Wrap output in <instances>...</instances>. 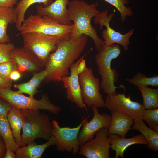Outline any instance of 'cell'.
Returning a JSON list of instances; mask_svg holds the SVG:
<instances>
[{"label":"cell","mask_w":158,"mask_h":158,"mask_svg":"<svg viewBox=\"0 0 158 158\" xmlns=\"http://www.w3.org/2000/svg\"><path fill=\"white\" fill-rule=\"evenodd\" d=\"M88 52L82 56L77 61L72 64L70 68V75L64 76L61 79L63 87L66 90L67 99L75 103L80 108H84L85 106L81 96L78 75L77 73L76 69L80 61Z\"/></svg>","instance_id":"cell-14"},{"label":"cell","mask_w":158,"mask_h":158,"mask_svg":"<svg viewBox=\"0 0 158 158\" xmlns=\"http://www.w3.org/2000/svg\"><path fill=\"white\" fill-rule=\"evenodd\" d=\"M56 138L52 135L44 143L37 144L31 142L21 147H19L15 152L17 158H40L46 149L52 145H56Z\"/></svg>","instance_id":"cell-18"},{"label":"cell","mask_w":158,"mask_h":158,"mask_svg":"<svg viewBox=\"0 0 158 158\" xmlns=\"http://www.w3.org/2000/svg\"><path fill=\"white\" fill-rule=\"evenodd\" d=\"M15 69L17 68L12 61L0 63V75L6 80L11 81L9 79V75Z\"/></svg>","instance_id":"cell-31"},{"label":"cell","mask_w":158,"mask_h":158,"mask_svg":"<svg viewBox=\"0 0 158 158\" xmlns=\"http://www.w3.org/2000/svg\"><path fill=\"white\" fill-rule=\"evenodd\" d=\"M142 118L148 124L149 128L158 133V109H145Z\"/></svg>","instance_id":"cell-28"},{"label":"cell","mask_w":158,"mask_h":158,"mask_svg":"<svg viewBox=\"0 0 158 158\" xmlns=\"http://www.w3.org/2000/svg\"><path fill=\"white\" fill-rule=\"evenodd\" d=\"M126 80L137 87L151 86L157 87L158 86V76L147 77L140 72H138L131 78H126Z\"/></svg>","instance_id":"cell-26"},{"label":"cell","mask_w":158,"mask_h":158,"mask_svg":"<svg viewBox=\"0 0 158 158\" xmlns=\"http://www.w3.org/2000/svg\"><path fill=\"white\" fill-rule=\"evenodd\" d=\"M20 72L17 69H15L12 71L9 75V80L11 81H16L19 79L21 77Z\"/></svg>","instance_id":"cell-35"},{"label":"cell","mask_w":158,"mask_h":158,"mask_svg":"<svg viewBox=\"0 0 158 158\" xmlns=\"http://www.w3.org/2000/svg\"><path fill=\"white\" fill-rule=\"evenodd\" d=\"M132 129L140 132L146 139L147 148L156 152L158 150V133L151 129L145 124L142 119L134 121Z\"/></svg>","instance_id":"cell-21"},{"label":"cell","mask_w":158,"mask_h":158,"mask_svg":"<svg viewBox=\"0 0 158 158\" xmlns=\"http://www.w3.org/2000/svg\"><path fill=\"white\" fill-rule=\"evenodd\" d=\"M92 109L93 116L91 120L88 121L87 118L84 119L82 129L78 135L80 146L94 138L95 133L102 128L109 129L111 121V116L104 113L100 114L97 107L92 106Z\"/></svg>","instance_id":"cell-13"},{"label":"cell","mask_w":158,"mask_h":158,"mask_svg":"<svg viewBox=\"0 0 158 158\" xmlns=\"http://www.w3.org/2000/svg\"><path fill=\"white\" fill-rule=\"evenodd\" d=\"M12 61L20 71L35 73L43 70L45 66L37 58L23 47H15L11 53Z\"/></svg>","instance_id":"cell-15"},{"label":"cell","mask_w":158,"mask_h":158,"mask_svg":"<svg viewBox=\"0 0 158 158\" xmlns=\"http://www.w3.org/2000/svg\"><path fill=\"white\" fill-rule=\"evenodd\" d=\"M12 86V81L3 78L0 75V88H11Z\"/></svg>","instance_id":"cell-36"},{"label":"cell","mask_w":158,"mask_h":158,"mask_svg":"<svg viewBox=\"0 0 158 158\" xmlns=\"http://www.w3.org/2000/svg\"><path fill=\"white\" fill-rule=\"evenodd\" d=\"M98 5L97 3L90 4L83 0H73L69 2L67 7L68 20L73 22L70 37L77 38L87 35L92 39L97 51L104 42L97 35L91 20L100 12L97 9Z\"/></svg>","instance_id":"cell-2"},{"label":"cell","mask_w":158,"mask_h":158,"mask_svg":"<svg viewBox=\"0 0 158 158\" xmlns=\"http://www.w3.org/2000/svg\"><path fill=\"white\" fill-rule=\"evenodd\" d=\"M83 121L84 119L78 126L73 128L61 127L56 120L52 121V134L56 139V145L58 151L72 152L74 155L79 152L80 146L78 137Z\"/></svg>","instance_id":"cell-9"},{"label":"cell","mask_w":158,"mask_h":158,"mask_svg":"<svg viewBox=\"0 0 158 158\" xmlns=\"http://www.w3.org/2000/svg\"><path fill=\"white\" fill-rule=\"evenodd\" d=\"M114 7L120 13L121 21L123 22L128 16H131L133 14L131 8L126 6L129 3L128 0H104Z\"/></svg>","instance_id":"cell-27"},{"label":"cell","mask_w":158,"mask_h":158,"mask_svg":"<svg viewBox=\"0 0 158 158\" xmlns=\"http://www.w3.org/2000/svg\"><path fill=\"white\" fill-rule=\"evenodd\" d=\"M15 152L9 149H6V151L4 158H16Z\"/></svg>","instance_id":"cell-38"},{"label":"cell","mask_w":158,"mask_h":158,"mask_svg":"<svg viewBox=\"0 0 158 158\" xmlns=\"http://www.w3.org/2000/svg\"><path fill=\"white\" fill-rule=\"evenodd\" d=\"M12 107L8 102L0 97V116L7 117Z\"/></svg>","instance_id":"cell-33"},{"label":"cell","mask_w":158,"mask_h":158,"mask_svg":"<svg viewBox=\"0 0 158 158\" xmlns=\"http://www.w3.org/2000/svg\"><path fill=\"white\" fill-rule=\"evenodd\" d=\"M70 0H55L49 5L44 7L37 6L36 11L41 16H47L61 23L70 25L71 21L68 18L67 6Z\"/></svg>","instance_id":"cell-16"},{"label":"cell","mask_w":158,"mask_h":158,"mask_svg":"<svg viewBox=\"0 0 158 158\" xmlns=\"http://www.w3.org/2000/svg\"><path fill=\"white\" fill-rule=\"evenodd\" d=\"M81 95L83 101L89 107H105V102L100 92L101 87L99 78L96 77L91 68L86 70L78 75Z\"/></svg>","instance_id":"cell-8"},{"label":"cell","mask_w":158,"mask_h":158,"mask_svg":"<svg viewBox=\"0 0 158 158\" xmlns=\"http://www.w3.org/2000/svg\"><path fill=\"white\" fill-rule=\"evenodd\" d=\"M98 51L95 55V60L99 73L101 77V87L108 95H115L117 94L116 88L122 87L125 89L124 86L117 87L115 85L118 74L115 69H111V66L112 60L120 54L121 47L118 44H104Z\"/></svg>","instance_id":"cell-3"},{"label":"cell","mask_w":158,"mask_h":158,"mask_svg":"<svg viewBox=\"0 0 158 158\" xmlns=\"http://www.w3.org/2000/svg\"><path fill=\"white\" fill-rule=\"evenodd\" d=\"M142 95V105L145 109L158 108V88L152 89L147 86L137 87Z\"/></svg>","instance_id":"cell-25"},{"label":"cell","mask_w":158,"mask_h":158,"mask_svg":"<svg viewBox=\"0 0 158 158\" xmlns=\"http://www.w3.org/2000/svg\"><path fill=\"white\" fill-rule=\"evenodd\" d=\"M15 47L12 43H0V63L12 61L11 53Z\"/></svg>","instance_id":"cell-29"},{"label":"cell","mask_w":158,"mask_h":158,"mask_svg":"<svg viewBox=\"0 0 158 158\" xmlns=\"http://www.w3.org/2000/svg\"><path fill=\"white\" fill-rule=\"evenodd\" d=\"M88 36L83 35L77 38L70 37L61 41L50 55L44 70L47 75L46 82H61V78L70 74L69 70L84 51Z\"/></svg>","instance_id":"cell-1"},{"label":"cell","mask_w":158,"mask_h":158,"mask_svg":"<svg viewBox=\"0 0 158 158\" xmlns=\"http://www.w3.org/2000/svg\"><path fill=\"white\" fill-rule=\"evenodd\" d=\"M104 102L105 107L110 111L121 112L133 118L134 121L142 119L145 109L142 104L133 101L130 96L126 97L124 93L114 96L107 95Z\"/></svg>","instance_id":"cell-11"},{"label":"cell","mask_w":158,"mask_h":158,"mask_svg":"<svg viewBox=\"0 0 158 158\" xmlns=\"http://www.w3.org/2000/svg\"><path fill=\"white\" fill-rule=\"evenodd\" d=\"M18 0H0V7L13 8Z\"/></svg>","instance_id":"cell-34"},{"label":"cell","mask_w":158,"mask_h":158,"mask_svg":"<svg viewBox=\"0 0 158 158\" xmlns=\"http://www.w3.org/2000/svg\"><path fill=\"white\" fill-rule=\"evenodd\" d=\"M7 118L15 140L18 146L20 147V133L23 122L20 109L12 107L8 114Z\"/></svg>","instance_id":"cell-22"},{"label":"cell","mask_w":158,"mask_h":158,"mask_svg":"<svg viewBox=\"0 0 158 158\" xmlns=\"http://www.w3.org/2000/svg\"><path fill=\"white\" fill-rule=\"evenodd\" d=\"M108 138L111 148L116 152L115 158H118L119 156L123 158L125 150L132 145H147L148 144L146 139L141 133L128 138H121L119 135L110 134L108 135Z\"/></svg>","instance_id":"cell-17"},{"label":"cell","mask_w":158,"mask_h":158,"mask_svg":"<svg viewBox=\"0 0 158 158\" xmlns=\"http://www.w3.org/2000/svg\"><path fill=\"white\" fill-rule=\"evenodd\" d=\"M53 1L52 0H20L17 4L13 10L16 16L15 23L17 29L19 31L22 24L25 20V12L28 8L32 5L36 3H42L44 6H47Z\"/></svg>","instance_id":"cell-23"},{"label":"cell","mask_w":158,"mask_h":158,"mask_svg":"<svg viewBox=\"0 0 158 158\" xmlns=\"http://www.w3.org/2000/svg\"><path fill=\"white\" fill-rule=\"evenodd\" d=\"M14 87L18 89L16 91L17 92L28 94L30 97L32 98H34L35 95L39 92L37 90V88L33 85L28 81L19 84H15Z\"/></svg>","instance_id":"cell-30"},{"label":"cell","mask_w":158,"mask_h":158,"mask_svg":"<svg viewBox=\"0 0 158 158\" xmlns=\"http://www.w3.org/2000/svg\"><path fill=\"white\" fill-rule=\"evenodd\" d=\"M108 129L102 128L95 137L80 147L79 154L87 158H109L111 148L108 138Z\"/></svg>","instance_id":"cell-12"},{"label":"cell","mask_w":158,"mask_h":158,"mask_svg":"<svg viewBox=\"0 0 158 158\" xmlns=\"http://www.w3.org/2000/svg\"><path fill=\"white\" fill-rule=\"evenodd\" d=\"M70 33L54 36L30 32L22 34L23 47L45 66L50 54L61 41L70 37Z\"/></svg>","instance_id":"cell-5"},{"label":"cell","mask_w":158,"mask_h":158,"mask_svg":"<svg viewBox=\"0 0 158 158\" xmlns=\"http://www.w3.org/2000/svg\"><path fill=\"white\" fill-rule=\"evenodd\" d=\"M0 134L4 140L6 148L15 152L19 147L13 136L7 117L0 116Z\"/></svg>","instance_id":"cell-24"},{"label":"cell","mask_w":158,"mask_h":158,"mask_svg":"<svg viewBox=\"0 0 158 158\" xmlns=\"http://www.w3.org/2000/svg\"><path fill=\"white\" fill-rule=\"evenodd\" d=\"M86 60L84 59H83L78 64L77 69L76 72L79 75L83 72L86 69Z\"/></svg>","instance_id":"cell-37"},{"label":"cell","mask_w":158,"mask_h":158,"mask_svg":"<svg viewBox=\"0 0 158 158\" xmlns=\"http://www.w3.org/2000/svg\"><path fill=\"white\" fill-rule=\"evenodd\" d=\"M111 112V121L108 135L113 134L119 135L121 138H125L128 132L132 129L131 126L134 123V118L120 112Z\"/></svg>","instance_id":"cell-19"},{"label":"cell","mask_w":158,"mask_h":158,"mask_svg":"<svg viewBox=\"0 0 158 158\" xmlns=\"http://www.w3.org/2000/svg\"><path fill=\"white\" fill-rule=\"evenodd\" d=\"M33 76L28 82L35 87L37 88L41 83L44 80L47 73L44 69L38 72L32 73Z\"/></svg>","instance_id":"cell-32"},{"label":"cell","mask_w":158,"mask_h":158,"mask_svg":"<svg viewBox=\"0 0 158 158\" xmlns=\"http://www.w3.org/2000/svg\"><path fill=\"white\" fill-rule=\"evenodd\" d=\"M23 122L20 147L36 138L48 140L52 135V122L47 114L40 110L20 109Z\"/></svg>","instance_id":"cell-4"},{"label":"cell","mask_w":158,"mask_h":158,"mask_svg":"<svg viewBox=\"0 0 158 158\" xmlns=\"http://www.w3.org/2000/svg\"><path fill=\"white\" fill-rule=\"evenodd\" d=\"M73 28V24L64 25L47 16L37 13L31 14L25 19L17 35L30 32L59 35L71 33Z\"/></svg>","instance_id":"cell-6"},{"label":"cell","mask_w":158,"mask_h":158,"mask_svg":"<svg viewBox=\"0 0 158 158\" xmlns=\"http://www.w3.org/2000/svg\"><path fill=\"white\" fill-rule=\"evenodd\" d=\"M0 97L8 102L12 107L20 109L47 110L56 114L61 111V108L52 103L46 94H43L40 100L26 96L10 88H0Z\"/></svg>","instance_id":"cell-7"},{"label":"cell","mask_w":158,"mask_h":158,"mask_svg":"<svg viewBox=\"0 0 158 158\" xmlns=\"http://www.w3.org/2000/svg\"><path fill=\"white\" fill-rule=\"evenodd\" d=\"M4 147L0 140V158H2L4 157Z\"/></svg>","instance_id":"cell-39"},{"label":"cell","mask_w":158,"mask_h":158,"mask_svg":"<svg viewBox=\"0 0 158 158\" xmlns=\"http://www.w3.org/2000/svg\"><path fill=\"white\" fill-rule=\"evenodd\" d=\"M108 13L107 9L100 12L95 17L94 20V23L98 24L101 30H102L103 26L106 28L102 32L104 44L110 45L116 44L120 45L124 51H127L128 49V45L130 44V37L133 34L134 29H132L124 34L116 31L111 28L109 24V22L113 18L114 13Z\"/></svg>","instance_id":"cell-10"},{"label":"cell","mask_w":158,"mask_h":158,"mask_svg":"<svg viewBox=\"0 0 158 158\" xmlns=\"http://www.w3.org/2000/svg\"><path fill=\"white\" fill-rule=\"evenodd\" d=\"M13 8L0 7V43H8L10 42L7 30L9 24L15 23L16 16Z\"/></svg>","instance_id":"cell-20"}]
</instances>
